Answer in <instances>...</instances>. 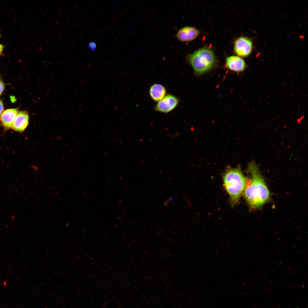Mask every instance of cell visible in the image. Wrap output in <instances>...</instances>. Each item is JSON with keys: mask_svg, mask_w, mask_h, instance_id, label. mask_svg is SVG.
Wrapping results in <instances>:
<instances>
[{"mask_svg": "<svg viewBox=\"0 0 308 308\" xmlns=\"http://www.w3.org/2000/svg\"><path fill=\"white\" fill-rule=\"evenodd\" d=\"M179 102V99L177 97L172 94L166 96L158 102L154 107L156 111L167 114L175 109Z\"/></svg>", "mask_w": 308, "mask_h": 308, "instance_id": "cell-4", "label": "cell"}, {"mask_svg": "<svg viewBox=\"0 0 308 308\" xmlns=\"http://www.w3.org/2000/svg\"><path fill=\"white\" fill-rule=\"evenodd\" d=\"M29 120V116L26 111L18 112L12 125V129L19 132H23L27 127Z\"/></svg>", "mask_w": 308, "mask_h": 308, "instance_id": "cell-8", "label": "cell"}, {"mask_svg": "<svg viewBox=\"0 0 308 308\" xmlns=\"http://www.w3.org/2000/svg\"><path fill=\"white\" fill-rule=\"evenodd\" d=\"M4 48V46L3 44H0V56L2 54Z\"/></svg>", "mask_w": 308, "mask_h": 308, "instance_id": "cell-14", "label": "cell"}, {"mask_svg": "<svg viewBox=\"0 0 308 308\" xmlns=\"http://www.w3.org/2000/svg\"><path fill=\"white\" fill-rule=\"evenodd\" d=\"M200 32L194 27L186 26L179 29L176 34L178 39L182 42L192 41L199 35Z\"/></svg>", "mask_w": 308, "mask_h": 308, "instance_id": "cell-7", "label": "cell"}, {"mask_svg": "<svg viewBox=\"0 0 308 308\" xmlns=\"http://www.w3.org/2000/svg\"><path fill=\"white\" fill-rule=\"evenodd\" d=\"M248 171L251 175L247 181L244 196L250 208H256L263 205L269 199L270 192L258 166L252 162L249 165Z\"/></svg>", "mask_w": 308, "mask_h": 308, "instance_id": "cell-1", "label": "cell"}, {"mask_svg": "<svg viewBox=\"0 0 308 308\" xmlns=\"http://www.w3.org/2000/svg\"><path fill=\"white\" fill-rule=\"evenodd\" d=\"M96 44L94 42H91L88 44L89 48L92 50H95L96 49Z\"/></svg>", "mask_w": 308, "mask_h": 308, "instance_id": "cell-11", "label": "cell"}, {"mask_svg": "<svg viewBox=\"0 0 308 308\" xmlns=\"http://www.w3.org/2000/svg\"><path fill=\"white\" fill-rule=\"evenodd\" d=\"M18 113L17 108L8 109L2 113L0 117L1 124L5 130L12 127L15 119Z\"/></svg>", "mask_w": 308, "mask_h": 308, "instance_id": "cell-9", "label": "cell"}, {"mask_svg": "<svg viewBox=\"0 0 308 308\" xmlns=\"http://www.w3.org/2000/svg\"><path fill=\"white\" fill-rule=\"evenodd\" d=\"M4 110V106L3 103L1 100H0V116Z\"/></svg>", "mask_w": 308, "mask_h": 308, "instance_id": "cell-13", "label": "cell"}, {"mask_svg": "<svg viewBox=\"0 0 308 308\" xmlns=\"http://www.w3.org/2000/svg\"><path fill=\"white\" fill-rule=\"evenodd\" d=\"M187 60L197 76L203 74L215 66L216 60L213 51L204 47L189 55Z\"/></svg>", "mask_w": 308, "mask_h": 308, "instance_id": "cell-3", "label": "cell"}, {"mask_svg": "<svg viewBox=\"0 0 308 308\" xmlns=\"http://www.w3.org/2000/svg\"><path fill=\"white\" fill-rule=\"evenodd\" d=\"M225 66L230 71L240 73L244 71L246 65L245 61L242 58L237 56H232L226 58Z\"/></svg>", "mask_w": 308, "mask_h": 308, "instance_id": "cell-6", "label": "cell"}, {"mask_svg": "<svg viewBox=\"0 0 308 308\" xmlns=\"http://www.w3.org/2000/svg\"><path fill=\"white\" fill-rule=\"evenodd\" d=\"M224 185L228 194L232 206L239 203L244 192L247 179L242 171L240 166L230 167L224 172L223 177Z\"/></svg>", "mask_w": 308, "mask_h": 308, "instance_id": "cell-2", "label": "cell"}, {"mask_svg": "<svg viewBox=\"0 0 308 308\" xmlns=\"http://www.w3.org/2000/svg\"><path fill=\"white\" fill-rule=\"evenodd\" d=\"M166 90L163 85L157 83L154 84L150 87L149 92L151 98L155 102H158L165 96Z\"/></svg>", "mask_w": 308, "mask_h": 308, "instance_id": "cell-10", "label": "cell"}, {"mask_svg": "<svg viewBox=\"0 0 308 308\" xmlns=\"http://www.w3.org/2000/svg\"><path fill=\"white\" fill-rule=\"evenodd\" d=\"M5 88V84L2 80L0 79V96L1 94Z\"/></svg>", "mask_w": 308, "mask_h": 308, "instance_id": "cell-12", "label": "cell"}, {"mask_svg": "<svg viewBox=\"0 0 308 308\" xmlns=\"http://www.w3.org/2000/svg\"><path fill=\"white\" fill-rule=\"evenodd\" d=\"M253 48L252 43L249 38L241 37L235 41L234 49L236 53L242 57H246L251 53Z\"/></svg>", "mask_w": 308, "mask_h": 308, "instance_id": "cell-5", "label": "cell"}]
</instances>
